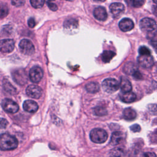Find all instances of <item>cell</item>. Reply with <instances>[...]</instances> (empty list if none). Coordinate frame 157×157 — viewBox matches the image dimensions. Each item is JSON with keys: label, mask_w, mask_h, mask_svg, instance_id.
<instances>
[{"label": "cell", "mask_w": 157, "mask_h": 157, "mask_svg": "<svg viewBox=\"0 0 157 157\" xmlns=\"http://www.w3.org/2000/svg\"><path fill=\"white\" fill-rule=\"evenodd\" d=\"M26 93L29 97L34 99H38L41 96L42 94V90L39 86L31 85L26 88Z\"/></svg>", "instance_id": "cell-8"}, {"label": "cell", "mask_w": 157, "mask_h": 157, "mask_svg": "<svg viewBox=\"0 0 157 157\" xmlns=\"http://www.w3.org/2000/svg\"><path fill=\"white\" fill-rule=\"evenodd\" d=\"M123 134L120 131H117L112 134L110 139V144L112 145H117L120 144L123 139Z\"/></svg>", "instance_id": "cell-19"}, {"label": "cell", "mask_w": 157, "mask_h": 157, "mask_svg": "<svg viewBox=\"0 0 157 157\" xmlns=\"http://www.w3.org/2000/svg\"><path fill=\"white\" fill-rule=\"evenodd\" d=\"M7 121L3 118H0V130L5 129L7 125Z\"/></svg>", "instance_id": "cell-33"}, {"label": "cell", "mask_w": 157, "mask_h": 157, "mask_svg": "<svg viewBox=\"0 0 157 157\" xmlns=\"http://www.w3.org/2000/svg\"><path fill=\"white\" fill-rule=\"evenodd\" d=\"M13 77L15 81L20 85H24L27 82V76L26 72L23 69L15 71L13 73Z\"/></svg>", "instance_id": "cell-12"}, {"label": "cell", "mask_w": 157, "mask_h": 157, "mask_svg": "<svg viewBox=\"0 0 157 157\" xmlns=\"http://www.w3.org/2000/svg\"><path fill=\"white\" fill-rule=\"evenodd\" d=\"M137 114L136 111L131 107L126 108L123 112V117L124 119L128 120H132L135 119Z\"/></svg>", "instance_id": "cell-21"}, {"label": "cell", "mask_w": 157, "mask_h": 157, "mask_svg": "<svg viewBox=\"0 0 157 157\" xmlns=\"http://www.w3.org/2000/svg\"><path fill=\"white\" fill-rule=\"evenodd\" d=\"M126 3L134 7H140L145 2V0H125Z\"/></svg>", "instance_id": "cell-25"}, {"label": "cell", "mask_w": 157, "mask_h": 157, "mask_svg": "<svg viewBox=\"0 0 157 157\" xmlns=\"http://www.w3.org/2000/svg\"><path fill=\"white\" fill-rule=\"evenodd\" d=\"M121 100L126 103H131L134 102L136 99V95L135 93L129 91V92H123V93L120 94V95Z\"/></svg>", "instance_id": "cell-18"}, {"label": "cell", "mask_w": 157, "mask_h": 157, "mask_svg": "<svg viewBox=\"0 0 157 157\" xmlns=\"http://www.w3.org/2000/svg\"><path fill=\"white\" fill-rule=\"evenodd\" d=\"M18 146L17 139L8 133L0 134V149L4 151L12 150Z\"/></svg>", "instance_id": "cell-1"}, {"label": "cell", "mask_w": 157, "mask_h": 157, "mask_svg": "<svg viewBox=\"0 0 157 157\" xmlns=\"http://www.w3.org/2000/svg\"><path fill=\"white\" fill-rule=\"evenodd\" d=\"M9 13L7 6L4 3H0V18H5Z\"/></svg>", "instance_id": "cell-27"}, {"label": "cell", "mask_w": 157, "mask_h": 157, "mask_svg": "<svg viewBox=\"0 0 157 157\" xmlns=\"http://www.w3.org/2000/svg\"><path fill=\"white\" fill-rule=\"evenodd\" d=\"M49 1H54V0H49Z\"/></svg>", "instance_id": "cell-40"}, {"label": "cell", "mask_w": 157, "mask_h": 157, "mask_svg": "<svg viewBox=\"0 0 157 157\" xmlns=\"http://www.w3.org/2000/svg\"><path fill=\"white\" fill-rule=\"evenodd\" d=\"M86 91L91 93H95L99 90V85L96 82H90L86 85Z\"/></svg>", "instance_id": "cell-22"}, {"label": "cell", "mask_w": 157, "mask_h": 157, "mask_svg": "<svg viewBox=\"0 0 157 157\" xmlns=\"http://www.w3.org/2000/svg\"><path fill=\"white\" fill-rule=\"evenodd\" d=\"M139 52L140 55H150V50L145 46L140 47L139 49Z\"/></svg>", "instance_id": "cell-31"}, {"label": "cell", "mask_w": 157, "mask_h": 157, "mask_svg": "<svg viewBox=\"0 0 157 157\" xmlns=\"http://www.w3.org/2000/svg\"><path fill=\"white\" fill-rule=\"evenodd\" d=\"M136 157H156V156L154 153L142 152L138 151L136 153Z\"/></svg>", "instance_id": "cell-30"}, {"label": "cell", "mask_w": 157, "mask_h": 157, "mask_svg": "<svg viewBox=\"0 0 157 157\" xmlns=\"http://www.w3.org/2000/svg\"><path fill=\"white\" fill-rule=\"evenodd\" d=\"M124 72L128 75H133L134 76L139 72L138 68L136 64L132 62L126 63L123 69Z\"/></svg>", "instance_id": "cell-17"}, {"label": "cell", "mask_w": 157, "mask_h": 157, "mask_svg": "<svg viewBox=\"0 0 157 157\" xmlns=\"http://www.w3.org/2000/svg\"><path fill=\"white\" fill-rule=\"evenodd\" d=\"M109 9L113 17H117L123 12L124 10V7L121 3L114 2L110 4Z\"/></svg>", "instance_id": "cell-13"}, {"label": "cell", "mask_w": 157, "mask_h": 157, "mask_svg": "<svg viewBox=\"0 0 157 157\" xmlns=\"http://www.w3.org/2000/svg\"><path fill=\"white\" fill-rule=\"evenodd\" d=\"M153 2H155V3H156V2H157V0H153Z\"/></svg>", "instance_id": "cell-38"}, {"label": "cell", "mask_w": 157, "mask_h": 157, "mask_svg": "<svg viewBox=\"0 0 157 157\" xmlns=\"http://www.w3.org/2000/svg\"><path fill=\"white\" fill-rule=\"evenodd\" d=\"M44 73L42 69L39 66L33 67L29 73V76L30 80L34 83L39 82L42 78Z\"/></svg>", "instance_id": "cell-7"}, {"label": "cell", "mask_w": 157, "mask_h": 157, "mask_svg": "<svg viewBox=\"0 0 157 157\" xmlns=\"http://www.w3.org/2000/svg\"><path fill=\"white\" fill-rule=\"evenodd\" d=\"M90 139L94 143L102 144L105 142L108 138L107 132L101 128H94L90 133Z\"/></svg>", "instance_id": "cell-2"}, {"label": "cell", "mask_w": 157, "mask_h": 157, "mask_svg": "<svg viewBox=\"0 0 157 157\" xmlns=\"http://www.w3.org/2000/svg\"><path fill=\"white\" fill-rule=\"evenodd\" d=\"M130 129H131L132 132H139V131H140L141 128H140V126L139 124H134L131 126Z\"/></svg>", "instance_id": "cell-34"}, {"label": "cell", "mask_w": 157, "mask_h": 157, "mask_svg": "<svg viewBox=\"0 0 157 157\" xmlns=\"http://www.w3.org/2000/svg\"><path fill=\"white\" fill-rule=\"evenodd\" d=\"M119 28L121 31L124 32H127L133 29L134 23L130 18H124L120 21Z\"/></svg>", "instance_id": "cell-14"}, {"label": "cell", "mask_w": 157, "mask_h": 157, "mask_svg": "<svg viewBox=\"0 0 157 157\" xmlns=\"http://www.w3.org/2000/svg\"><path fill=\"white\" fill-rule=\"evenodd\" d=\"M23 109L29 113L36 112L39 108L37 104L32 100H26L23 102Z\"/></svg>", "instance_id": "cell-16"}, {"label": "cell", "mask_w": 157, "mask_h": 157, "mask_svg": "<svg viewBox=\"0 0 157 157\" xmlns=\"http://www.w3.org/2000/svg\"><path fill=\"white\" fill-rule=\"evenodd\" d=\"M115 55V53L113 52L105 50L102 54V59L104 62L107 63L109 62Z\"/></svg>", "instance_id": "cell-24"}, {"label": "cell", "mask_w": 157, "mask_h": 157, "mask_svg": "<svg viewBox=\"0 0 157 157\" xmlns=\"http://www.w3.org/2000/svg\"><path fill=\"white\" fill-rule=\"evenodd\" d=\"M28 25L30 28H34L36 25L35 20L33 18H30L28 21Z\"/></svg>", "instance_id": "cell-36"}, {"label": "cell", "mask_w": 157, "mask_h": 157, "mask_svg": "<svg viewBox=\"0 0 157 157\" xmlns=\"http://www.w3.org/2000/svg\"><path fill=\"white\" fill-rule=\"evenodd\" d=\"M66 1H74V0H66Z\"/></svg>", "instance_id": "cell-39"}, {"label": "cell", "mask_w": 157, "mask_h": 157, "mask_svg": "<svg viewBox=\"0 0 157 157\" xmlns=\"http://www.w3.org/2000/svg\"><path fill=\"white\" fill-rule=\"evenodd\" d=\"M94 1H98V2H104V1H105V0H94Z\"/></svg>", "instance_id": "cell-37"}, {"label": "cell", "mask_w": 157, "mask_h": 157, "mask_svg": "<svg viewBox=\"0 0 157 157\" xmlns=\"http://www.w3.org/2000/svg\"><path fill=\"white\" fill-rule=\"evenodd\" d=\"M119 85L123 92H129L132 90V85L129 80L126 77H121Z\"/></svg>", "instance_id": "cell-20"}, {"label": "cell", "mask_w": 157, "mask_h": 157, "mask_svg": "<svg viewBox=\"0 0 157 157\" xmlns=\"http://www.w3.org/2000/svg\"><path fill=\"white\" fill-rule=\"evenodd\" d=\"M110 157H128V156L122 148H117L112 151Z\"/></svg>", "instance_id": "cell-23"}, {"label": "cell", "mask_w": 157, "mask_h": 157, "mask_svg": "<svg viewBox=\"0 0 157 157\" xmlns=\"http://www.w3.org/2000/svg\"><path fill=\"white\" fill-rule=\"evenodd\" d=\"M139 64L144 68H150L154 64V60L150 55H140L137 58Z\"/></svg>", "instance_id": "cell-11"}, {"label": "cell", "mask_w": 157, "mask_h": 157, "mask_svg": "<svg viewBox=\"0 0 157 157\" xmlns=\"http://www.w3.org/2000/svg\"><path fill=\"white\" fill-rule=\"evenodd\" d=\"M3 86H4V90L10 93V94H13L16 92V90L15 88L10 84V82H8V80H4L3 82Z\"/></svg>", "instance_id": "cell-26"}, {"label": "cell", "mask_w": 157, "mask_h": 157, "mask_svg": "<svg viewBox=\"0 0 157 157\" xmlns=\"http://www.w3.org/2000/svg\"><path fill=\"white\" fill-rule=\"evenodd\" d=\"M94 114L98 116H103L107 114V110L102 107H96L94 109Z\"/></svg>", "instance_id": "cell-28"}, {"label": "cell", "mask_w": 157, "mask_h": 157, "mask_svg": "<svg viewBox=\"0 0 157 157\" xmlns=\"http://www.w3.org/2000/svg\"><path fill=\"white\" fill-rule=\"evenodd\" d=\"M140 28L145 32H151L156 29V21L150 18H144L140 21Z\"/></svg>", "instance_id": "cell-5"}, {"label": "cell", "mask_w": 157, "mask_h": 157, "mask_svg": "<svg viewBox=\"0 0 157 157\" xmlns=\"http://www.w3.org/2000/svg\"><path fill=\"white\" fill-rule=\"evenodd\" d=\"M11 1L12 4L16 7H20L25 2V0H11Z\"/></svg>", "instance_id": "cell-32"}, {"label": "cell", "mask_w": 157, "mask_h": 157, "mask_svg": "<svg viewBox=\"0 0 157 157\" xmlns=\"http://www.w3.org/2000/svg\"><path fill=\"white\" fill-rule=\"evenodd\" d=\"M15 44L12 39H6L0 41V51L3 53H10L14 49Z\"/></svg>", "instance_id": "cell-9"}, {"label": "cell", "mask_w": 157, "mask_h": 157, "mask_svg": "<svg viewBox=\"0 0 157 157\" xmlns=\"http://www.w3.org/2000/svg\"><path fill=\"white\" fill-rule=\"evenodd\" d=\"M103 90L108 93H113L119 88V83L117 80L112 78L105 79L102 83Z\"/></svg>", "instance_id": "cell-3"}, {"label": "cell", "mask_w": 157, "mask_h": 157, "mask_svg": "<svg viewBox=\"0 0 157 157\" xmlns=\"http://www.w3.org/2000/svg\"><path fill=\"white\" fill-rule=\"evenodd\" d=\"M94 17L99 21H105L107 18V13L103 7H98L93 11Z\"/></svg>", "instance_id": "cell-15"}, {"label": "cell", "mask_w": 157, "mask_h": 157, "mask_svg": "<svg viewBox=\"0 0 157 157\" xmlns=\"http://www.w3.org/2000/svg\"><path fill=\"white\" fill-rule=\"evenodd\" d=\"M19 48L21 53L27 55L33 54L35 50L33 43L28 39L21 40L19 44Z\"/></svg>", "instance_id": "cell-6"}, {"label": "cell", "mask_w": 157, "mask_h": 157, "mask_svg": "<svg viewBox=\"0 0 157 157\" xmlns=\"http://www.w3.org/2000/svg\"><path fill=\"white\" fill-rule=\"evenodd\" d=\"M1 105L4 111L10 113H16L18 109V105L13 100L6 98L2 101Z\"/></svg>", "instance_id": "cell-4"}, {"label": "cell", "mask_w": 157, "mask_h": 157, "mask_svg": "<svg viewBox=\"0 0 157 157\" xmlns=\"http://www.w3.org/2000/svg\"><path fill=\"white\" fill-rule=\"evenodd\" d=\"M63 26L66 32H68L69 34H73L78 29V21L74 18L67 19L64 22Z\"/></svg>", "instance_id": "cell-10"}, {"label": "cell", "mask_w": 157, "mask_h": 157, "mask_svg": "<svg viewBox=\"0 0 157 157\" xmlns=\"http://www.w3.org/2000/svg\"><path fill=\"white\" fill-rule=\"evenodd\" d=\"M31 6L36 9L42 7L45 2V0H30Z\"/></svg>", "instance_id": "cell-29"}, {"label": "cell", "mask_w": 157, "mask_h": 157, "mask_svg": "<svg viewBox=\"0 0 157 157\" xmlns=\"http://www.w3.org/2000/svg\"><path fill=\"white\" fill-rule=\"evenodd\" d=\"M47 5H48V7L50 8V9L53 10V11H55L58 9L57 6L55 4H54V3H52V2H47Z\"/></svg>", "instance_id": "cell-35"}]
</instances>
